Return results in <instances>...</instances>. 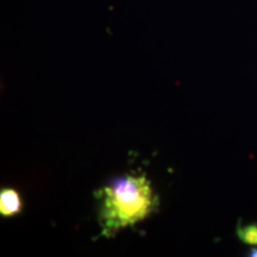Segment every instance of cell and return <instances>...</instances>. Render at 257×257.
Here are the masks:
<instances>
[{
	"label": "cell",
	"instance_id": "cell-1",
	"mask_svg": "<svg viewBox=\"0 0 257 257\" xmlns=\"http://www.w3.org/2000/svg\"><path fill=\"white\" fill-rule=\"evenodd\" d=\"M95 198L101 235L107 238L147 219L159 207L153 185L142 175L116 178L99 189Z\"/></svg>",
	"mask_w": 257,
	"mask_h": 257
},
{
	"label": "cell",
	"instance_id": "cell-2",
	"mask_svg": "<svg viewBox=\"0 0 257 257\" xmlns=\"http://www.w3.org/2000/svg\"><path fill=\"white\" fill-rule=\"evenodd\" d=\"M22 210L19 193L14 189H4L0 193V213L4 217H12Z\"/></svg>",
	"mask_w": 257,
	"mask_h": 257
},
{
	"label": "cell",
	"instance_id": "cell-3",
	"mask_svg": "<svg viewBox=\"0 0 257 257\" xmlns=\"http://www.w3.org/2000/svg\"><path fill=\"white\" fill-rule=\"evenodd\" d=\"M236 235L243 244L257 246V223L243 225L239 220L236 226Z\"/></svg>",
	"mask_w": 257,
	"mask_h": 257
},
{
	"label": "cell",
	"instance_id": "cell-4",
	"mask_svg": "<svg viewBox=\"0 0 257 257\" xmlns=\"http://www.w3.org/2000/svg\"><path fill=\"white\" fill-rule=\"evenodd\" d=\"M248 255L251 257H257V246H253L252 248L249 249V251H248Z\"/></svg>",
	"mask_w": 257,
	"mask_h": 257
}]
</instances>
